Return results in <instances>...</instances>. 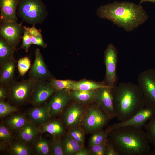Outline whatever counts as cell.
Returning <instances> with one entry per match:
<instances>
[{"label":"cell","mask_w":155,"mask_h":155,"mask_svg":"<svg viewBox=\"0 0 155 155\" xmlns=\"http://www.w3.org/2000/svg\"><path fill=\"white\" fill-rule=\"evenodd\" d=\"M96 14L99 18L108 20L127 32L137 28L148 18L140 4L126 1H115L102 5L98 9Z\"/></svg>","instance_id":"obj_1"},{"label":"cell","mask_w":155,"mask_h":155,"mask_svg":"<svg viewBox=\"0 0 155 155\" xmlns=\"http://www.w3.org/2000/svg\"><path fill=\"white\" fill-rule=\"evenodd\" d=\"M113 106L119 122L130 118L145 107L142 90L138 85L121 82L113 89Z\"/></svg>","instance_id":"obj_2"},{"label":"cell","mask_w":155,"mask_h":155,"mask_svg":"<svg viewBox=\"0 0 155 155\" xmlns=\"http://www.w3.org/2000/svg\"><path fill=\"white\" fill-rule=\"evenodd\" d=\"M110 142L119 155H152L145 131L132 127H121L109 132Z\"/></svg>","instance_id":"obj_3"},{"label":"cell","mask_w":155,"mask_h":155,"mask_svg":"<svg viewBox=\"0 0 155 155\" xmlns=\"http://www.w3.org/2000/svg\"><path fill=\"white\" fill-rule=\"evenodd\" d=\"M17 14L22 22L35 26L44 22L48 13L42 0H19Z\"/></svg>","instance_id":"obj_4"},{"label":"cell","mask_w":155,"mask_h":155,"mask_svg":"<svg viewBox=\"0 0 155 155\" xmlns=\"http://www.w3.org/2000/svg\"><path fill=\"white\" fill-rule=\"evenodd\" d=\"M111 119L97 104L86 109L80 124L86 132H95L103 129Z\"/></svg>","instance_id":"obj_5"},{"label":"cell","mask_w":155,"mask_h":155,"mask_svg":"<svg viewBox=\"0 0 155 155\" xmlns=\"http://www.w3.org/2000/svg\"><path fill=\"white\" fill-rule=\"evenodd\" d=\"M35 82L29 78L12 82L7 87L8 97L10 102L20 105L29 101Z\"/></svg>","instance_id":"obj_6"},{"label":"cell","mask_w":155,"mask_h":155,"mask_svg":"<svg viewBox=\"0 0 155 155\" xmlns=\"http://www.w3.org/2000/svg\"><path fill=\"white\" fill-rule=\"evenodd\" d=\"M137 81L143 93L145 107L155 109V69L150 68L140 73Z\"/></svg>","instance_id":"obj_7"},{"label":"cell","mask_w":155,"mask_h":155,"mask_svg":"<svg viewBox=\"0 0 155 155\" xmlns=\"http://www.w3.org/2000/svg\"><path fill=\"white\" fill-rule=\"evenodd\" d=\"M117 50L112 44H108L104 52V61L106 72L103 84L114 88L117 85V67L118 61Z\"/></svg>","instance_id":"obj_8"},{"label":"cell","mask_w":155,"mask_h":155,"mask_svg":"<svg viewBox=\"0 0 155 155\" xmlns=\"http://www.w3.org/2000/svg\"><path fill=\"white\" fill-rule=\"evenodd\" d=\"M155 115V109L145 107L134 115L129 119L116 123L109 126L106 129L110 131L117 129L126 127H132L140 129Z\"/></svg>","instance_id":"obj_9"},{"label":"cell","mask_w":155,"mask_h":155,"mask_svg":"<svg viewBox=\"0 0 155 155\" xmlns=\"http://www.w3.org/2000/svg\"><path fill=\"white\" fill-rule=\"evenodd\" d=\"M0 38L11 46L16 51V47L19 44L24 28L22 22L17 21L0 22Z\"/></svg>","instance_id":"obj_10"},{"label":"cell","mask_w":155,"mask_h":155,"mask_svg":"<svg viewBox=\"0 0 155 155\" xmlns=\"http://www.w3.org/2000/svg\"><path fill=\"white\" fill-rule=\"evenodd\" d=\"M35 59L29 73V79L35 82L50 81L54 79L48 69L39 49H36Z\"/></svg>","instance_id":"obj_11"},{"label":"cell","mask_w":155,"mask_h":155,"mask_svg":"<svg viewBox=\"0 0 155 155\" xmlns=\"http://www.w3.org/2000/svg\"><path fill=\"white\" fill-rule=\"evenodd\" d=\"M56 90L50 81L36 82L29 101L34 106H40L44 103Z\"/></svg>","instance_id":"obj_12"},{"label":"cell","mask_w":155,"mask_h":155,"mask_svg":"<svg viewBox=\"0 0 155 155\" xmlns=\"http://www.w3.org/2000/svg\"><path fill=\"white\" fill-rule=\"evenodd\" d=\"M113 88L107 86L97 90L95 98L97 104L111 119L116 117L113 106Z\"/></svg>","instance_id":"obj_13"},{"label":"cell","mask_w":155,"mask_h":155,"mask_svg":"<svg viewBox=\"0 0 155 155\" xmlns=\"http://www.w3.org/2000/svg\"><path fill=\"white\" fill-rule=\"evenodd\" d=\"M69 90H56L47 104L51 117L59 114L68 104L71 98Z\"/></svg>","instance_id":"obj_14"},{"label":"cell","mask_w":155,"mask_h":155,"mask_svg":"<svg viewBox=\"0 0 155 155\" xmlns=\"http://www.w3.org/2000/svg\"><path fill=\"white\" fill-rule=\"evenodd\" d=\"M85 110L84 107L79 103L73 104L69 106L63 116L65 126L71 128L80 124Z\"/></svg>","instance_id":"obj_15"},{"label":"cell","mask_w":155,"mask_h":155,"mask_svg":"<svg viewBox=\"0 0 155 155\" xmlns=\"http://www.w3.org/2000/svg\"><path fill=\"white\" fill-rule=\"evenodd\" d=\"M19 0H0V22L17 21V9Z\"/></svg>","instance_id":"obj_16"},{"label":"cell","mask_w":155,"mask_h":155,"mask_svg":"<svg viewBox=\"0 0 155 155\" xmlns=\"http://www.w3.org/2000/svg\"><path fill=\"white\" fill-rule=\"evenodd\" d=\"M17 61L13 58L0 65V85L8 87L15 80Z\"/></svg>","instance_id":"obj_17"},{"label":"cell","mask_w":155,"mask_h":155,"mask_svg":"<svg viewBox=\"0 0 155 155\" xmlns=\"http://www.w3.org/2000/svg\"><path fill=\"white\" fill-rule=\"evenodd\" d=\"M28 115L30 122L41 125L48 121L51 117L47 104L31 109Z\"/></svg>","instance_id":"obj_18"},{"label":"cell","mask_w":155,"mask_h":155,"mask_svg":"<svg viewBox=\"0 0 155 155\" xmlns=\"http://www.w3.org/2000/svg\"><path fill=\"white\" fill-rule=\"evenodd\" d=\"M18 133L19 137L25 142L32 141L40 131V128L31 122H27Z\"/></svg>","instance_id":"obj_19"},{"label":"cell","mask_w":155,"mask_h":155,"mask_svg":"<svg viewBox=\"0 0 155 155\" xmlns=\"http://www.w3.org/2000/svg\"><path fill=\"white\" fill-rule=\"evenodd\" d=\"M40 131L48 133L54 137H59L63 135L64 128L62 123L57 120L48 121L41 125Z\"/></svg>","instance_id":"obj_20"},{"label":"cell","mask_w":155,"mask_h":155,"mask_svg":"<svg viewBox=\"0 0 155 155\" xmlns=\"http://www.w3.org/2000/svg\"><path fill=\"white\" fill-rule=\"evenodd\" d=\"M97 90H72L70 95L71 98L79 104H86L95 101Z\"/></svg>","instance_id":"obj_21"},{"label":"cell","mask_w":155,"mask_h":155,"mask_svg":"<svg viewBox=\"0 0 155 155\" xmlns=\"http://www.w3.org/2000/svg\"><path fill=\"white\" fill-rule=\"evenodd\" d=\"M63 150L65 155H75L83 145L73 140L68 134L62 139Z\"/></svg>","instance_id":"obj_22"},{"label":"cell","mask_w":155,"mask_h":155,"mask_svg":"<svg viewBox=\"0 0 155 155\" xmlns=\"http://www.w3.org/2000/svg\"><path fill=\"white\" fill-rule=\"evenodd\" d=\"M15 49L4 40L0 38V64L3 63L14 58L13 54Z\"/></svg>","instance_id":"obj_23"},{"label":"cell","mask_w":155,"mask_h":155,"mask_svg":"<svg viewBox=\"0 0 155 155\" xmlns=\"http://www.w3.org/2000/svg\"><path fill=\"white\" fill-rule=\"evenodd\" d=\"M27 122L24 115L18 114L9 117L5 123L7 126L11 129L17 130L21 129Z\"/></svg>","instance_id":"obj_24"},{"label":"cell","mask_w":155,"mask_h":155,"mask_svg":"<svg viewBox=\"0 0 155 155\" xmlns=\"http://www.w3.org/2000/svg\"><path fill=\"white\" fill-rule=\"evenodd\" d=\"M109 132L106 129H102L95 132L91 137L89 141V146L100 144H106L108 142V135Z\"/></svg>","instance_id":"obj_25"},{"label":"cell","mask_w":155,"mask_h":155,"mask_svg":"<svg viewBox=\"0 0 155 155\" xmlns=\"http://www.w3.org/2000/svg\"><path fill=\"white\" fill-rule=\"evenodd\" d=\"M150 144H152L153 150V155H155V115L144 126Z\"/></svg>","instance_id":"obj_26"},{"label":"cell","mask_w":155,"mask_h":155,"mask_svg":"<svg viewBox=\"0 0 155 155\" xmlns=\"http://www.w3.org/2000/svg\"><path fill=\"white\" fill-rule=\"evenodd\" d=\"M106 86H107L103 84L87 80H83L76 82L75 90L88 91L97 90Z\"/></svg>","instance_id":"obj_27"},{"label":"cell","mask_w":155,"mask_h":155,"mask_svg":"<svg viewBox=\"0 0 155 155\" xmlns=\"http://www.w3.org/2000/svg\"><path fill=\"white\" fill-rule=\"evenodd\" d=\"M56 90L65 89L75 90L76 82L69 80H60L55 79L50 80Z\"/></svg>","instance_id":"obj_28"},{"label":"cell","mask_w":155,"mask_h":155,"mask_svg":"<svg viewBox=\"0 0 155 155\" xmlns=\"http://www.w3.org/2000/svg\"><path fill=\"white\" fill-rule=\"evenodd\" d=\"M34 148L36 152L39 155H47L50 152V148L48 141L40 137L35 142Z\"/></svg>","instance_id":"obj_29"},{"label":"cell","mask_w":155,"mask_h":155,"mask_svg":"<svg viewBox=\"0 0 155 155\" xmlns=\"http://www.w3.org/2000/svg\"><path fill=\"white\" fill-rule=\"evenodd\" d=\"M10 152L14 155H29L31 154V150L27 145L19 142L12 144Z\"/></svg>","instance_id":"obj_30"},{"label":"cell","mask_w":155,"mask_h":155,"mask_svg":"<svg viewBox=\"0 0 155 155\" xmlns=\"http://www.w3.org/2000/svg\"><path fill=\"white\" fill-rule=\"evenodd\" d=\"M68 134L80 144L83 145L84 135V130L82 128L76 126L71 128L69 131Z\"/></svg>","instance_id":"obj_31"},{"label":"cell","mask_w":155,"mask_h":155,"mask_svg":"<svg viewBox=\"0 0 155 155\" xmlns=\"http://www.w3.org/2000/svg\"><path fill=\"white\" fill-rule=\"evenodd\" d=\"M31 65V61L29 57L26 56L20 59L17 64L20 75L24 76L30 68Z\"/></svg>","instance_id":"obj_32"},{"label":"cell","mask_w":155,"mask_h":155,"mask_svg":"<svg viewBox=\"0 0 155 155\" xmlns=\"http://www.w3.org/2000/svg\"><path fill=\"white\" fill-rule=\"evenodd\" d=\"M17 108L4 101H0V117H4L16 111Z\"/></svg>","instance_id":"obj_33"},{"label":"cell","mask_w":155,"mask_h":155,"mask_svg":"<svg viewBox=\"0 0 155 155\" xmlns=\"http://www.w3.org/2000/svg\"><path fill=\"white\" fill-rule=\"evenodd\" d=\"M13 135L9 130L4 125H0V140L1 142H7L12 138Z\"/></svg>","instance_id":"obj_34"},{"label":"cell","mask_w":155,"mask_h":155,"mask_svg":"<svg viewBox=\"0 0 155 155\" xmlns=\"http://www.w3.org/2000/svg\"><path fill=\"white\" fill-rule=\"evenodd\" d=\"M24 32L22 36V42L20 46L18 49H23L26 53H27L29 50L32 43L31 37L29 34L27 30L24 27Z\"/></svg>","instance_id":"obj_35"},{"label":"cell","mask_w":155,"mask_h":155,"mask_svg":"<svg viewBox=\"0 0 155 155\" xmlns=\"http://www.w3.org/2000/svg\"><path fill=\"white\" fill-rule=\"evenodd\" d=\"M52 154L53 155H64L62 140L59 137L54 140L53 145Z\"/></svg>","instance_id":"obj_36"},{"label":"cell","mask_w":155,"mask_h":155,"mask_svg":"<svg viewBox=\"0 0 155 155\" xmlns=\"http://www.w3.org/2000/svg\"><path fill=\"white\" fill-rule=\"evenodd\" d=\"M106 144H98L90 146V153L93 155H105Z\"/></svg>","instance_id":"obj_37"},{"label":"cell","mask_w":155,"mask_h":155,"mask_svg":"<svg viewBox=\"0 0 155 155\" xmlns=\"http://www.w3.org/2000/svg\"><path fill=\"white\" fill-rule=\"evenodd\" d=\"M32 44L36 45L45 49L47 46V43L43 40L42 35L38 36H30Z\"/></svg>","instance_id":"obj_38"},{"label":"cell","mask_w":155,"mask_h":155,"mask_svg":"<svg viewBox=\"0 0 155 155\" xmlns=\"http://www.w3.org/2000/svg\"><path fill=\"white\" fill-rule=\"evenodd\" d=\"M105 155H119L114 147L110 142L106 144Z\"/></svg>","instance_id":"obj_39"},{"label":"cell","mask_w":155,"mask_h":155,"mask_svg":"<svg viewBox=\"0 0 155 155\" xmlns=\"http://www.w3.org/2000/svg\"><path fill=\"white\" fill-rule=\"evenodd\" d=\"M8 96L7 87L5 86H0V101H4Z\"/></svg>","instance_id":"obj_40"},{"label":"cell","mask_w":155,"mask_h":155,"mask_svg":"<svg viewBox=\"0 0 155 155\" xmlns=\"http://www.w3.org/2000/svg\"><path fill=\"white\" fill-rule=\"evenodd\" d=\"M90 154V150L82 147L76 153L75 155H88Z\"/></svg>","instance_id":"obj_41"},{"label":"cell","mask_w":155,"mask_h":155,"mask_svg":"<svg viewBox=\"0 0 155 155\" xmlns=\"http://www.w3.org/2000/svg\"><path fill=\"white\" fill-rule=\"evenodd\" d=\"M145 2L155 3V0H140V3L139 4H140L142 3Z\"/></svg>","instance_id":"obj_42"}]
</instances>
